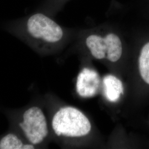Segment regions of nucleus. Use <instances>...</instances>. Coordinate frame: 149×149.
Segmentation results:
<instances>
[{
    "label": "nucleus",
    "mask_w": 149,
    "mask_h": 149,
    "mask_svg": "<svg viewBox=\"0 0 149 149\" xmlns=\"http://www.w3.org/2000/svg\"><path fill=\"white\" fill-rule=\"evenodd\" d=\"M7 30L34 50H50L64 42V28L47 14L37 11L32 15L9 22Z\"/></svg>",
    "instance_id": "nucleus-1"
},
{
    "label": "nucleus",
    "mask_w": 149,
    "mask_h": 149,
    "mask_svg": "<svg viewBox=\"0 0 149 149\" xmlns=\"http://www.w3.org/2000/svg\"><path fill=\"white\" fill-rule=\"evenodd\" d=\"M16 131L28 143L37 147L49 134L48 123L43 110L37 106H29L19 112L15 120Z\"/></svg>",
    "instance_id": "nucleus-2"
},
{
    "label": "nucleus",
    "mask_w": 149,
    "mask_h": 149,
    "mask_svg": "<svg viewBox=\"0 0 149 149\" xmlns=\"http://www.w3.org/2000/svg\"><path fill=\"white\" fill-rule=\"evenodd\" d=\"M52 127L57 136L70 138L85 136L91 129L88 119L79 109L72 107L60 108L54 115Z\"/></svg>",
    "instance_id": "nucleus-3"
},
{
    "label": "nucleus",
    "mask_w": 149,
    "mask_h": 149,
    "mask_svg": "<svg viewBox=\"0 0 149 149\" xmlns=\"http://www.w3.org/2000/svg\"><path fill=\"white\" fill-rule=\"evenodd\" d=\"M85 43L91 55L96 59L106 58L111 62H116L122 56V40L115 32H106L104 35L91 33L86 38Z\"/></svg>",
    "instance_id": "nucleus-4"
},
{
    "label": "nucleus",
    "mask_w": 149,
    "mask_h": 149,
    "mask_svg": "<svg viewBox=\"0 0 149 149\" xmlns=\"http://www.w3.org/2000/svg\"><path fill=\"white\" fill-rule=\"evenodd\" d=\"M100 84L98 73L93 70L84 68L78 75L76 91L83 97H91L97 93Z\"/></svg>",
    "instance_id": "nucleus-5"
},
{
    "label": "nucleus",
    "mask_w": 149,
    "mask_h": 149,
    "mask_svg": "<svg viewBox=\"0 0 149 149\" xmlns=\"http://www.w3.org/2000/svg\"><path fill=\"white\" fill-rule=\"evenodd\" d=\"M36 148L29 144L16 130L10 132L0 138V149H34Z\"/></svg>",
    "instance_id": "nucleus-6"
},
{
    "label": "nucleus",
    "mask_w": 149,
    "mask_h": 149,
    "mask_svg": "<svg viewBox=\"0 0 149 149\" xmlns=\"http://www.w3.org/2000/svg\"><path fill=\"white\" fill-rule=\"evenodd\" d=\"M103 82L105 95L107 100L109 101H117L120 95L124 94L122 82L117 77L112 74L107 75L104 77Z\"/></svg>",
    "instance_id": "nucleus-7"
},
{
    "label": "nucleus",
    "mask_w": 149,
    "mask_h": 149,
    "mask_svg": "<svg viewBox=\"0 0 149 149\" xmlns=\"http://www.w3.org/2000/svg\"><path fill=\"white\" fill-rule=\"evenodd\" d=\"M70 0H44L37 11L42 12L51 17L56 15Z\"/></svg>",
    "instance_id": "nucleus-8"
},
{
    "label": "nucleus",
    "mask_w": 149,
    "mask_h": 149,
    "mask_svg": "<svg viewBox=\"0 0 149 149\" xmlns=\"http://www.w3.org/2000/svg\"><path fill=\"white\" fill-rule=\"evenodd\" d=\"M139 65L142 79L149 85V42L144 45L140 51Z\"/></svg>",
    "instance_id": "nucleus-9"
}]
</instances>
